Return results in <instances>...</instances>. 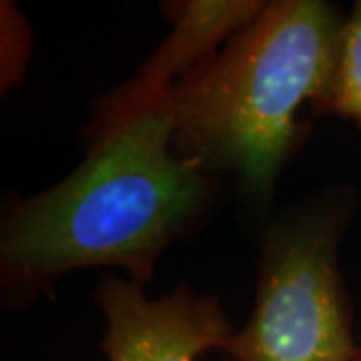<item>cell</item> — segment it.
<instances>
[{"mask_svg": "<svg viewBox=\"0 0 361 361\" xmlns=\"http://www.w3.org/2000/svg\"><path fill=\"white\" fill-rule=\"evenodd\" d=\"M171 89L123 82L99 97L82 161L0 217V301L23 311L52 299L66 275L118 269L141 287L173 243L201 229L221 180L173 149Z\"/></svg>", "mask_w": 361, "mask_h": 361, "instance_id": "1", "label": "cell"}, {"mask_svg": "<svg viewBox=\"0 0 361 361\" xmlns=\"http://www.w3.org/2000/svg\"><path fill=\"white\" fill-rule=\"evenodd\" d=\"M345 11L327 0H269L219 51L173 85V149L273 219L277 183L310 141L303 104L334 75Z\"/></svg>", "mask_w": 361, "mask_h": 361, "instance_id": "2", "label": "cell"}, {"mask_svg": "<svg viewBox=\"0 0 361 361\" xmlns=\"http://www.w3.org/2000/svg\"><path fill=\"white\" fill-rule=\"evenodd\" d=\"M357 207L355 187L341 183L273 215L263 229L253 311L223 348L233 361H357L360 339L339 269Z\"/></svg>", "mask_w": 361, "mask_h": 361, "instance_id": "3", "label": "cell"}, {"mask_svg": "<svg viewBox=\"0 0 361 361\" xmlns=\"http://www.w3.org/2000/svg\"><path fill=\"white\" fill-rule=\"evenodd\" d=\"M94 301L104 317L99 349L109 361H197L211 349L223 351L233 336L219 297L187 283L151 299L129 277L106 271Z\"/></svg>", "mask_w": 361, "mask_h": 361, "instance_id": "4", "label": "cell"}, {"mask_svg": "<svg viewBox=\"0 0 361 361\" xmlns=\"http://www.w3.org/2000/svg\"><path fill=\"white\" fill-rule=\"evenodd\" d=\"M263 0H177L165 2L163 13L171 32L130 77L149 90H169L185 73L217 52L245 28L261 11Z\"/></svg>", "mask_w": 361, "mask_h": 361, "instance_id": "5", "label": "cell"}, {"mask_svg": "<svg viewBox=\"0 0 361 361\" xmlns=\"http://www.w3.org/2000/svg\"><path fill=\"white\" fill-rule=\"evenodd\" d=\"M311 111L351 121L361 130V0L348 13L334 75Z\"/></svg>", "mask_w": 361, "mask_h": 361, "instance_id": "6", "label": "cell"}, {"mask_svg": "<svg viewBox=\"0 0 361 361\" xmlns=\"http://www.w3.org/2000/svg\"><path fill=\"white\" fill-rule=\"evenodd\" d=\"M32 56V32L13 0L0 2V92L20 89Z\"/></svg>", "mask_w": 361, "mask_h": 361, "instance_id": "7", "label": "cell"}, {"mask_svg": "<svg viewBox=\"0 0 361 361\" xmlns=\"http://www.w3.org/2000/svg\"><path fill=\"white\" fill-rule=\"evenodd\" d=\"M357 361H361V337H360V357H357Z\"/></svg>", "mask_w": 361, "mask_h": 361, "instance_id": "8", "label": "cell"}]
</instances>
